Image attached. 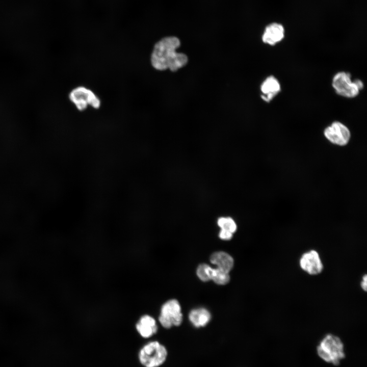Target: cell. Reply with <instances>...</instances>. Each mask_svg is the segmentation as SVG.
<instances>
[{"label": "cell", "mask_w": 367, "mask_h": 367, "mask_svg": "<svg viewBox=\"0 0 367 367\" xmlns=\"http://www.w3.org/2000/svg\"><path fill=\"white\" fill-rule=\"evenodd\" d=\"M179 40L173 36L166 37L157 42L151 55V63L155 69H167L175 71L184 66L188 62L186 55L177 53L180 46Z\"/></svg>", "instance_id": "cell-1"}, {"label": "cell", "mask_w": 367, "mask_h": 367, "mask_svg": "<svg viewBox=\"0 0 367 367\" xmlns=\"http://www.w3.org/2000/svg\"><path fill=\"white\" fill-rule=\"evenodd\" d=\"M318 356L324 361L338 365L345 358L344 346L340 338L334 334L325 335L317 348Z\"/></svg>", "instance_id": "cell-2"}, {"label": "cell", "mask_w": 367, "mask_h": 367, "mask_svg": "<svg viewBox=\"0 0 367 367\" xmlns=\"http://www.w3.org/2000/svg\"><path fill=\"white\" fill-rule=\"evenodd\" d=\"M167 356L166 347L156 340L145 344L138 353L139 361L144 367H159L165 362Z\"/></svg>", "instance_id": "cell-3"}, {"label": "cell", "mask_w": 367, "mask_h": 367, "mask_svg": "<svg viewBox=\"0 0 367 367\" xmlns=\"http://www.w3.org/2000/svg\"><path fill=\"white\" fill-rule=\"evenodd\" d=\"M332 85L336 93L345 97L354 98L363 88V84L360 80L352 82L349 73L341 71L333 77Z\"/></svg>", "instance_id": "cell-4"}, {"label": "cell", "mask_w": 367, "mask_h": 367, "mask_svg": "<svg viewBox=\"0 0 367 367\" xmlns=\"http://www.w3.org/2000/svg\"><path fill=\"white\" fill-rule=\"evenodd\" d=\"M69 99L76 109L82 111L88 106L98 109L101 101L97 96L90 89L84 86H78L73 89L69 94Z\"/></svg>", "instance_id": "cell-5"}, {"label": "cell", "mask_w": 367, "mask_h": 367, "mask_svg": "<svg viewBox=\"0 0 367 367\" xmlns=\"http://www.w3.org/2000/svg\"><path fill=\"white\" fill-rule=\"evenodd\" d=\"M159 321L166 329L179 326L182 321V314L178 301L172 299L166 302L161 307Z\"/></svg>", "instance_id": "cell-6"}, {"label": "cell", "mask_w": 367, "mask_h": 367, "mask_svg": "<svg viewBox=\"0 0 367 367\" xmlns=\"http://www.w3.org/2000/svg\"><path fill=\"white\" fill-rule=\"evenodd\" d=\"M299 266L305 273L310 276H317L322 273L324 264L318 251L308 250L303 253L299 259Z\"/></svg>", "instance_id": "cell-7"}, {"label": "cell", "mask_w": 367, "mask_h": 367, "mask_svg": "<svg viewBox=\"0 0 367 367\" xmlns=\"http://www.w3.org/2000/svg\"><path fill=\"white\" fill-rule=\"evenodd\" d=\"M325 138L331 143L339 146H346L349 142L351 133L347 126L339 121H334L324 130Z\"/></svg>", "instance_id": "cell-8"}, {"label": "cell", "mask_w": 367, "mask_h": 367, "mask_svg": "<svg viewBox=\"0 0 367 367\" xmlns=\"http://www.w3.org/2000/svg\"><path fill=\"white\" fill-rule=\"evenodd\" d=\"M136 329L140 335L144 338H148L154 335L158 327L155 319L151 316H142L136 324Z\"/></svg>", "instance_id": "cell-9"}, {"label": "cell", "mask_w": 367, "mask_h": 367, "mask_svg": "<svg viewBox=\"0 0 367 367\" xmlns=\"http://www.w3.org/2000/svg\"><path fill=\"white\" fill-rule=\"evenodd\" d=\"M284 36V29L281 24L273 22L268 25L262 36L263 41L271 45H274L281 41Z\"/></svg>", "instance_id": "cell-10"}, {"label": "cell", "mask_w": 367, "mask_h": 367, "mask_svg": "<svg viewBox=\"0 0 367 367\" xmlns=\"http://www.w3.org/2000/svg\"><path fill=\"white\" fill-rule=\"evenodd\" d=\"M261 91L264 94L262 99L267 102L270 101L280 91V85L274 76H268L262 83Z\"/></svg>", "instance_id": "cell-11"}, {"label": "cell", "mask_w": 367, "mask_h": 367, "mask_svg": "<svg viewBox=\"0 0 367 367\" xmlns=\"http://www.w3.org/2000/svg\"><path fill=\"white\" fill-rule=\"evenodd\" d=\"M212 264L216 265V268L229 273L233 266V259L228 253L222 252H216L213 253L210 258Z\"/></svg>", "instance_id": "cell-12"}, {"label": "cell", "mask_w": 367, "mask_h": 367, "mask_svg": "<svg viewBox=\"0 0 367 367\" xmlns=\"http://www.w3.org/2000/svg\"><path fill=\"white\" fill-rule=\"evenodd\" d=\"M191 323L195 327L206 326L211 319L209 312L204 308H199L191 311L189 315Z\"/></svg>", "instance_id": "cell-13"}, {"label": "cell", "mask_w": 367, "mask_h": 367, "mask_svg": "<svg viewBox=\"0 0 367 367\" xmlns=\"http://www.w3.org/2000/svg\"><path fill=\"white\" fill-rule=\"evenodd\" d=\"M206 273L209 280H212L218 284H225L229 282L230 279L229 273L217 268H213L208 265L207 267Z\"/></svg>", "instance_id": "cell-14"}, {"label": "cell", "mask_w": 367, "mask_h": 367, "mask_svg": "<svg viewBox=\"0 0 367 367\" xmlns=\"http://www.w3.org/2000/svg\"><path fill=\"white\" fill-rule=\"evenodd\" d=\"M217 224L221 229L228 230L232 233L237 228L235 222L230 217H221L218 220Z\"/></svg>", "instance_id": "cell-15"}, {"label": "cell", "mask_w": 367, "mask_h": 367, "mask_svg": "<svg viewBox=\"0 0 367 367\" xmlns=\"http://www.w3.org/2000/svg\"><path fill=\"white\" fill-rule=\"evenodd\" d=\"M207 264H203L200 265L197 269V275L199 278L203 281H209L206 274Z\"/></svg>", "instance_id": "cell-16"}, {"label": "cell", "mask_w": 367, "mask_h": 367, "mask_svg": "<svg viewBox=\"0 0 367 367\" xmlns=\"http://www.w3.org/2000/svg\"><path fill=\"white\" fill-rule=\"evenodd\" d=\"M233 233L231 232L224 230V229H221L219 234V238L223 240H230L232 237Z\"/></svg>", "instance_id": "cell-17"}, {"label": "cell", "mask_w": 367, "mask_h": 367, "mask_svg": "<svg viewBox=\"0 0 367 367\" xmlns=\"http://www.w3.org/2000/svg\"><path fill=\"white\" fill-rule=\"evenodd\" d=\"M360 286L361 289H362L363 291L366 292V290H367V276H366V274H364V275L362 276V278H361V280L360 282Z\"/></svg>", "instance_id": "cell-18"}]
</instances>
